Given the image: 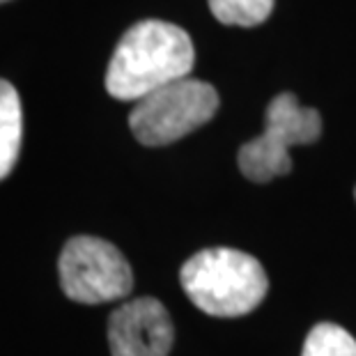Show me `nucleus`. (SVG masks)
<instances>
[{"label": "nucleus", "mask_w": 356, "mask_h": 356, "mask_svg": "<svg viewBox=\"0 0 356 356\" xmlns=\"http://www.w3.org/2000/svg\"><path fill=\"white\" fill-rule=\"evenodd\" d=\"M195 49L184 28L147 19L127 30L113 53L106 90L120 102H140L170 83L188 79Z\"/></svg>", "instance_id": "f257e3e1"}, {"label": "nucleus", "mask_w": 356, "mask_h": 356, "mask_svg": "<svg viewBox=\"0 0 356 356\" xmlns=\"http://www.w3.org/2000/svg\"><path fill=\"white\" fill-rule=\"evenodd\" d=\"M179 283L186 297L211 317H241L269 292L267 271L253 255L234 248H204L184 262Z\"/></svg>", "instance_id": "f03ea898"}, {"label": "nucleus", "mask_w": 356, "mask_h": 356, "mask_svg": "<svg viewBox=\"0 0 356 356\" xmlns=\"http://www.w3.org/2000/svg\"><path fill=\"white\" fill-rule=\"evenodd\" d=\"M322 136V118L315 108L301 106L292 92H283L267 106V127L257 138L239 149V170L255 184L283 177L292 170L290 147L308 145Z\"/></svg>", "instance_id": "7ed1b4c3"}, {"label": "nucleus", "mask_w": 356, "mask_h": 356, "mask_svg": "<svg viewBox=\"0 0 356 356\" xmlns=\"http://www.w3.org/2000/svg\"><path fill=\"white\" fill-rule=\"evenodd\" d=\"M216 111L218 92L214 86L198 79H181L136 102L129 127L143 145L163 147L207 124Z\"/></svg>", "instance_id": "20e7f679"}, {"label": "nucleus", "mask_w": 356, "mask_h": 356, "mask_svg": "<svg viewBox=\"0 0 356 356\" xmlns=\"http://www.w3.org/2000/svg\"><path fill=\"white\" fill-rule=\"evenodd\" d=\"M63 292L76 304H108L134 290V271L111 241L79 234L65 244L58 260Z\"/></svg>", "instance_id": "39448f33"}, {"label": "nucleus", "mask_w": 356, "mask_h": 356, "mask_svg": "<svg viewBox=\"0 0 356 356\" xmlns=\"http://www.w3.org/2000/svg\"><path fill=\"white\" fill-rule=\"evenodd\" d=\"M108 345L111 356H170L172 317L159 299L127 301L108 320Z\"/></svg>", "instance_id": "423d86ee"}, {"label": "nucleus", "mask_w": 356, "mask_h": 356, "mask_svg": "<svg viewBox=\"0 0 356 356\" xmlns=\"http://www.w3.org/2000/svg\"><path fill=\"white\" fill-rule=\"evenodd\" d=\"M24 143V111L12 83L0 79V179H5L19 161Z\"/></svg>", "instance_id": "0eeeda50"}, {"label": "nucleus", "mask_w": 356, "mask_h": 356, "mask_svg": "<svg viewBox=\"0 0 356 356\" xmlns=\"http://www.w3.org/2000/svg\"><path fill=\"white\" fill-rule=\"evenodd\" d=\"M209 10L223 26L253 28L269 19L274 0H209Z\"/></svg>", "instance_id": "6e6552de"}, {"label": "nucleus", "mask_w": 356, "mask_h": 356, "mask_svg": "<svg viewBox=\"0 0 356 356\" xmlns=\"http://www.w3.org/2000/svg\"><path fill=\"white\" fill-rule=\"evenodd\" d=\"M301 356H356V338L338 324L322 322L308 333Z\"/></svg>", "instance_id": "1a4fd4ad"}, {"label": "nucleus", "mask_w": 356, "mask_h": 356, "mask_svg": "<svg viewBox=\"0 0 356 356\" xmlns=\"http://www.w3.org/2000/svg\"><path fill=\"white\" fill-rule=\"evenodd\" d=\"M0 3H7V0H0Z\"/></svg>", "instance_id": "9d476101"}, {"label": "nucleus", "mask_w": 356, "mask_h": 356, "mask_svg": "<svg viewBox=\"0 0 356 356\" xmlns=\"http://www.w3.org/2000/svg\"><path fill=\"white\" fill-rule=\"evenodd\" d=\"M354 198H356V191H354Z\"/></svg>", "instance_id": "9b49d317"}]
</instances>
